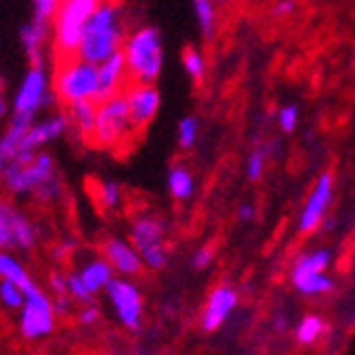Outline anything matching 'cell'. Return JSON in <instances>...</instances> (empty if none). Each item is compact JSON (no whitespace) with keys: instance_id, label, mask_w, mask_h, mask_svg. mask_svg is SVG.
I'll return each mask as SVG.
<instances>
[{"instance_id":"cell-34","label":"cell","mask_w":355,"mask_h":355,"mask_svg":"<svg viewBox=\"0 0 355 355\" xmlns=\"http://www.w3.org/2000/svg\"><path fill=\"white\" fill-rule=\"evenodd\" d=\"M32 3H35V17L51 21L62 0H32Z\"/></svg>"},{"instance_id":"cell-14","label":"cell","mask_w":355,"mask_h":355,"mask_svg":"<svg viewBox=\"0 0 355 355\" xmlns=\"http://www.w3.org/2000/svg\"><path fill=\"white\" fill-rule=\"evenodd\" d=\"M103 255L111 262L115 272H119L123 277H135L145 266L141 251L123 239H115V236L107 239L103 245Z\"/></svg>"},{"instance_id":"cell-41","label":"cell","mask_w":355,"mask_h":355,"mask_svg":"<svg viewBox=\"0 0 355 355\" xmlns=\"http://www.w3.org/2000/svg\"><path fill=\"white\" fill-rule=\"evenodd\" d=\"M236 215H239V219H241V221H251V219L255 217V209H253L251 205H243V207L239 209V213H236Z\"/></svg>"},{"instance_id":"cell-1","label":"cell","mask_w":355,"mask_h":355,"mask_svg":"<svg viewBox=\"0 0 355 355\" xmlns=\"http://www.w3.org/2000/svg\"><path fill=\"white\" fill-rule=\"evenodd\" d=\"M0 185L11 196H35L41 202H53L62 193L53 157L45 151H19L9 157L0 171Z\"/></svg>"},{"instance_id":"cell-8","label":"cell","mask_w":355,"mask_h":355,"mask_svg":"<svg viewBox=\"0 0 355 355\" xmlns=\"http://www.w3.org/2000/svg\"><path fill=\"white\" fill-rule=\"evenodd\" d=\"M164 236H166L164 221L157 219V217H151V215L137 217L130 225V241L141 251L145 266L151 270L164 268L168 262V251L164 247Z\"/></svg>"},{"instance_id":"cell-19","label":"cell","mask_w":355,"mask_h":355,"mask_svg":"<svg viewBox=\"0 0 355 355\" xmlns=\"http://www.w3.org/2000/svg\"><path fill=\"white\" fill-rule=\"evenodd\" d=\"M96 115H98V103L96 101H77L69 105V117L71 125L77 130V135L83 141H92L94 125H96Z\"/></svg>"},{"instance_id":"cell-26","label":"cell","mask_w":355,"mask_h":355,"mask_svg":"<svg viewBox=\"0 0 355 355\" xmlns=\"http://www.w3.org/2000/svg\"><path fill=\"white\" fill-rule=\"evenodd\" d=\"M121 185L115 181H103L96 187V202H98L105 211H115L121 205Z\"/></svg>"},{"instance_id":"cell-42","label":"cell","mask_w":355,"mask_h":355,"mask_svg":"<svg viewBox=\"0 0 355 355\" xmlns=\"http://www.w3.org/2000/svg\"><path fill=\"white\" fill-rule=\"evenodd\" d=\"M7 109H9V103H7V98H5V94L0 92V117H5V115H7Z\"/></svg>"},{"instance_id":"cell-44","label":"cell","mask_w":355,"mask_h":355,"mask_svg":"<svg viewBox=\"0 0 355 355\" xmlns=\"http://www.w3.org/2000/svg\"><path fill=\"white\" fill-rule=\"evenodd\" d=\"M219 3H223V5H225V3H230V0H219Z\"/></svg>"},{"instance_id":"cell-18","label":"cell","mask_w":355,"mask_h":355,"mask_svg":"<svg viewBox=\"0 0 355 355\" xmlns=\"http://www.w3.org/2000/svg\"><path fill=\"white\" fill-rule=\"evenodd\" d=\"M113 272H115V268L103 255V257H94V260H89L85 266H81L79 277L83 279V283L87 285L92 294H98L101 289H107V285L115 279Z\"/></svg>"},{"instance_id":"cell-6","label":"cell","mask_w":355,"mask_h":355,"mask_svg":"<svg viewBox=\"0 0 355 355\" xmlns=\"http://www.w3.org/2000/svg\"><path fill=\"white\" fill-rule=\"evenodd\" d=\"M135 125L128 109L125 94H115L98 103V115H96V125L92 143L103 149H117L123 141H130L135 137Z\"/></svg>"},{"instance_id":"cell-7","label":"cell","mask_w":355,"mask_h":355,"mask_svg":"<svg viewBox=\"0 0 355 355\" xmlns=\"http://www.w3.org/2000/svg\"><path fill=\"white\" fill-rule=\"evenodd\" d=\"M26 302L19 309V332L26 340H43L55 330V313L51 298L39 287L37 281H28L24 287Z\"/></svg>"},{"instance_id":"cell-24","label":"cell","mask_w":355,"mask_h":355,"mask_svg":"<svg viewBox=\"0 0 355 355\" xmlns=\"http://www.w3.org/2000/svg\"><path fill=\"white\" fill-rule=\"evenodd\" d=\"M0 279L15 281L19 287H24L30 281V275L26 272V268L15 260L11 253H7L5 249H0Z\"/></svg>"},{"instance_id":"cell-32","label":"cell","mask_w":355,"mask_h":355,"mask_svg":"<svg viewBox=\"0 0 355 355\" xmlns=\"http://www.w3.org/2000/svg\"><path fill=\"white\" fill-rule=\"evenodd\" d=\"M264 168H266V153L264 151H253L249 155V159H247V177L251 181L262 179Z\"/></svg>"},{"instance_id":"cell-3","label":"cell","mask_w":355,"mask_h":355,"mask_svg":"<svg viewBox=\"0 0 355 355\" xmlns=\"http://www.w3.org/2000/svg\"><path fill=\"white\" fill-rule=\"evenodd\" d=\"M101 0H62L55 15H53V49L60 60H69L77 55V49L83 39L85 24L96 11Z\"/></svg>"},{"instance_id":"cell-16","label":"cell","mask_w":355,"mask_h":355,"mask_svg":"<svg viewBox=\"0 0 355 355\" xmlns=\"http://www.w3.org/2000/svg\"><path fill=\"white\" fill-rule=\"evenodd\" d=\"M239 302V294L234 292L232 287H215L213 294L209 296L207 300V306H205V313H202V328L207 332H213L217 330L225 319L230 317V313L234 311Z\"/></svg>"},{"instance_id":"cell-9","label":"cell","mask_w":355,"mask_h":355,"mask_svg":"<svg viewBox=\"0 0 355 355\" xmlns=\"http://www.w3.org/2000/svg\"><path fill=\"white\" fill-rule=\"evenodd\" d=\"M53 98H55V92L49 89V75L45 67L43 64H32L15 94L13 115L35 119L41 109L53 103Z\"/></svg>"},{"instance_id":"cell-35","label":"cell","mask_w":355,"mask_h":355,"mask_svg":"<svg viewBox=\"0 0 355 355\" xmlns=\"http://www.w3.org/2000/svg\"><path fill=\"white\" fill-rule=\"evenodd\" d=\"M51 302H53V313H55L58 317H64V315H69V313H71L75 300H73L69 294H53Z\"/></svg>"},{"instance_id":"cell-37","label":"cell","mask_w":355,"mask_h":355,"mask_svg":"<svg viewBox=\"0 0 355 355\" xmlns=\"http://www.w3.org/2000/svg\"><path fill=\"white\" fill-rule=\"evenodd\" d=\"M49 289L51 294H69V279L62 272H53L49 277Z\"/></svg>"},{"instance_id":"cell-15","label":"cell","mask_w":355,"mask_h":355,"mask_svg":"<svg viewBox=\"0 0 355 355\" xmlns=\"http://www.w3.org/2000/svg\"><path fill=\"white\" fill-rule=\"evenodd\" d=\"M71 128V117L69 115H51L39 123H32L28 128V132L24 135L21 143H19V151H39V147L60 139L64 132Z\"/></svg>"},{"instance_id":"cell-13","label":"cell","mask_w":355,"mask_h":355,"mask_svg":"<svg viewBox=\"0 0 355 355\" xmlns=\"http://www.w3.org/2000/svg\"><path fill=\"white\" fill-rule=\"evenodd\" d=\"M128 83H130L128 62L123 49H119L98 64V96H96V103L109 98V96L121 94Z\"/></svg>"},{"instance_id":"cell-29","label":"cell","mask_w":355,"mask_h":355,"mask_svg":"<svg viewBox=\"0 0 355 355\" xmlns=\"http://www.w3.org/2000/svg\"><path fill=\"white\" fill-rule=\"evenodd\" d=\"M183 69L185 73L193 79V81H202L205 77V69H207V64H205V58L198 49H185L183 51Z\"/></svg>"},{"instance_id":"cell-28","label":"cell","mask_w":355,"mask_h":355,"mask_svg":"<svg viewBox=\"0 0 355 355\" xmlns=\"http://www.w3.org/2000/svg\"><path fill=\"white\" fill-rule=\"evenodd\" d=\"M0 302H3L7 309L19 311L26 302V294L24 289L9 279H0Z\"/></svg>"},{"instance_id":"cell-11","label":"cell","mask_w":355,"mask_h":355,"mask_svg":"<svg viewBox=\"0 0 355 355\" xmlns=\"http://www.w3.org/2000/svg\"><path fill=\"white\" fill-rule=\"evenodd\" d=\"M332 196H334V177L332 173H324L317 179L311 196L300 213V221H298L300 232H313L324 223L328 209L332 205Z\"/></svg>"},{"instance_id":"cell-36","label":"cell","mask_w":355,"mask_h":355,"mask_svg":"<svg viewBox=\"0 0 355 355\" xmlns=\"http://www.w3.org/2000/svg\"><path fill=\"white\" fill-rule=\"evenodd\" d=\"M98 321H101V311L96 309V306L87 304V306L81 309V313H79V324H81V326L92 328V326L98 324Z\"/></svg>"},{"instance_id":"cell-30","label":"cell","mask_w":355,"mask_h":355,"mask_svg":"<svg viewBox=\"0 0 355 355\" xmlns=\"http://www.w3.org/2000/svg\"><path fill=\"white\" fill-rule=\"evenodd\" d=\"M198 139V119L196 117H183L179 123V145L181 149H191L193 143Z\"/></svg>"},{"instance_id":"cell-23","label":"cell","mask_w":355,"mask_h":355,"mask_svg":"<svg viewBox=\"0 0 355 355\" xmlns=\"http://www.w3.org/2000/svg\"><path fill=\"white\" fill-rule=\"evenodd\" d=\"M17 213L13 205L7 200H0V249L15 247V219Z\"/></svg>"},{"instance_id":"cell-17","label":"cell","mask_w":355,"mask_h":355,"mask_svg":"<svg viewBox=\"0 0 355 355\" xmlns=\"http://www.w3.org/2000/svg\"><path fill=\"white\" fill-rule=\"evenodd\" d=\"M49 32H51L49 19H41V17H35L21 28V45L32 64H43V51L47 47Z\"/></svg>"},{"instance_id":"cell-5","label":"cell","mask_w":355,"mask_h":355,"mask_svg":"<svg viewBox=\"0 0 355 355\" xmlns=\"http://www.w3.org/2000/svg\"><path fill=\"white\" fill-rule=\"evenodd\" d=\"M55 98L64 105L77 101H96L98 96V64L87 62L79 55L60 60L53 75Z\"/></svg>"},{"instance_id":"cell-21","label":"cell","mask_w":355,"mask_h":355,"mask_svg":"<svg viewBox=\"0 0 355 355\" xmlns=\"http://www.w3.org/2000/svg\"><path fill=\"white\" fill-rule=\"evenodd\" d=\"M168 189L175 200H189L193 193V177L185 166H173L168 173Z\"/></svg>"},{"instance_id":"cell-2","label":"cell","mask_w":355,"mask_h":355,"mask_svg":"<svg viewBox=\"0 0 355 355\" xmlns=\"http://www.w3.org/2000/svg\"><path fill=\"white\" fill-rule=\"evenodd\" d=\"M123 43L121 7L117 5V0H101L89 21L85 24L77 55L87 62L101 64L115 51L123 49Z\"/></svg>"},{"instance_id":"cell-12","label":"cell","mask_w":355,"mask_h":355,"mask_svg":"<svg viewBox=\"0 0 355 355\" xmlns=\"http://www.w3.org/2000/svg\"><path fill=\"white\" fill-rule=\"evenodd\" d=\"M123 94H125V101H128V109H130L135 130H143V128H147L153 121V117L157 115L159 92L155 89L153 83L130 81L128 87L123 89Z\"/></svg>"},{"instance_id":"cell-4","label":"cell","mask_w":355,"mask_h":355,"mask_svg":"<svg viewBox=\"0 0 355 355\" xmlns=\"http://www.w3.org/2000/svg\"><path fill=\"white\" fill-rule=\"evenodd\" d=\"M123 53L128 62V75L137 83H153L162 73V37L151 26L135 30L123 43Z\"/></svg>"},{"instance_id":"cell-20","label":"cell","mask_w":355,"mask_h":355,"mask_svg":"<svg viewBox=\"0 0 355 355\" xmlns=\"http://www.w3.org/2000/svg\"><path fill=\"white\" fill-rule=\"evenodd\" d=\"M330 260H332V255H330L328 249H319V251L306 253L292 268V279H298V277H304V275H311V272H324L330 266Z\"/></svg>"},{"instance_id":"cell-40","label":"cell","mask_w":355,"mask_h":355,"mask_svg":"<svg viewBox=\"0 0 355 355\" xmlns=\"http://www.w3.org/2000/svg\"><path fill=\"white\" fill-rule=\"evenodd\" d=\"M292 11H294V3H292V0H281V3H277L275 9H272V13H275L277 17L289 15Z\"/></svg>"},{"instance_id":"cell-31","label":"cell","mask_w":355,"mask_h":355,"mask_svg":"<svg viewBox=\"0 0 355 355\" xmlns=\"http://www.w3.org/2000/svg\"><path fill=\"white\" fill-rule=\"evenodd\" d=\"M69 279V296L75 300V302H83V304H89L94 294L87 289V285L83 283V279L79 277V272H71L67 275Z\"/></svg>"},{"instance_id":"cell-10","label":"cell","mask_w":355,"mask_h":355,"mask_svg":"<svg viewBox=\"0 0 355 355\" xmlns=\"http://www.w3.org/2000/svg\"><path fill=\"white\" fill-rule=\"evenodd\" d=\"M107 296L119 324L128 330H139L143 324V298L139 287L125 279H113L107 285Z\"/></svg>"},{"instance_id":"cell-39","label":"cell","mask_w":355,"mask_h":355,"mask_svg":"<svg viewBox=\"0 0 355 355\" xmlns=\"http://www.w3.org/2000/svg\"><path fill=\"white\" fill-rule=\"evenodd\" d=\"M211 260H213V249H200L196 255H193V266L196 268H207L209 264H211Z\"/></svg>"},{"instance_id":"cell-43","label":"cell","mask_w":355,"mask_h":355,"mask_svg":"<svg viewBox=\"0 0 355 355\" xmlns=\"http://www.w3.org/2000/svg\"><path fill=\"white\" fill-rule=\"evenodd\" d=\"M7 164V155H5V151H3V147H0V171H3V166Z\"/></svg>"},{"instance_id":"cell-38","label":"cell","mask_w":355,"mask_h":355,"mask_svg":"<svg viewBox=\"0 0 355 355\" xmlns=\"http://www.w3.org/2000/svg\"><path fill=\"white\" fill-rule=\"evenodd\" d=\"M75 247H77V243L75 241H62V243H58L53 249H51V253H53V257L55 260H67V257H71L73 255V251H75Z\"/></svg>"},{"instance_id":"cell-25","label":"cell","mask_w":355,"mask_h":355,"mask_svg":"<svg viewBox=\"0 0 355 355\" xmlns=\"http://www.w3.org/2000/svg\"><path fill=\"white\" fill-rule=\"evenodd\" d=\"M326 330V324L321 321L317 315H306L300 324H298V330H296V336H298V343L300 345H315L321 334Z\"/></svg>"},{"instance_id":"cell-22","label":"cell","mask_w":355,"mask_h":355,"mask_svg":"<svg viewBox=\"0 0 355 355\" xmlns=\"http://www.w3.org/2000/svg\"><path fill=\"white\" fill-rule=\"evenodd\" d=\"M292 281L306 296L328 294L334 289V281L326 275V270L324 272H311V275H304V277H298V279H292Z\"/></svg>"},{"instance_id":"cell-33","label":"cell","mask_w":355,"mask_h":355,"mask_svg":"<svg viewBox=\"0 0 355 355\" xmlns=\"http://www.w3.org/2000/svg\"><path fill=\"white\" fill-rule=\"evenodd\" d=\"M279 125L283 132H294L296 125H298V109L296 107H283L279 113Z\"/></svg>"},{"instance_id":"cell-27","label":"cell","mask_w":355,"mask_h":355,"mask_svg":"<svg viewBox=\"0 0 355 355\" xmlns=\"http://www.w3.org/2000/svg\"><path fill=\"white\" fill-rule=\"evenodd\" d=\"M193 11H196L198 26L202 30V35L211 39L215 35V5L213 0H191Z\"/></svg>"}]
</instances>
